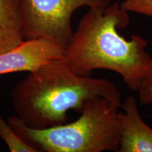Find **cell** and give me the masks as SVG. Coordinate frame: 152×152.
<instances>
[{
	"mask_svg": "<svg viewBox=\"0 0 152 152\" xmlns=\"http://www.w3.org/2000/svg\"><path fill=\"white\" fill-rule=\"evenodd\" d=\"M129 23L128 12L118 2L90 8L66 47L63 61L79 75L99 69L115 72L130 90L137 91L152 72V56L141 36L132 35L128 40L120 35L118 30Z\"/></svg>",
	"mask_w": 152,
	"mask_h": 152,
	"instance_id": "obj_1",
	"label": "cell"
},
{
	"mask_svg": "<svg viewBox=\"0 0 152 152\" xmlns=\"http://www.w3.org/2000/svg\"><path fill=\"white\" fill-rule=\"evenodd\" d=\"M101 96L121 106V92L106 79L71 71L62 58L47 63L16 85L11 102L17 116L30 128L45 129L65 123L70 110L80 113L90 99Z\"/></svg>",
	"mask_w": 152,
	"mask_h": 152,
	"instance_id": "obj_2",
	"label": "cell"
},
{
	"mask_svg": "<svg viewBox=\"0 0 152 152\" xmlns=\"http://www.w3.org/2000/svg\"><path fill=\"white\" fill-rule=\"evenodd\" d=\"M120 106L101 96L87 100L77 120L45 129L30 128L21 119L7 122L24 141L39 152L118 151Z\"/></svg>",
	"mask_w": 152,
	"mask_h": 152,
	"instance_id": "obj_3",
	"label": "cell"
},
{
	"mask_svg": "<svg viewBox=\"0 0 152 152\" xmlns=\"http://www.w3.org/2000/svg\"><path fill=\"white\" fill-rule=\"evenodd\" d=\"M26 39H47L64 48L73 37L72 15L83 7L108 6L109 0H20Z\"/></svg>",
	"mask_w": 152,
	"mask_h": 152,
	"instance_id": "obj_4",
	"label": "cell"
},
{
	"mask_svg": "<svg viewBox=\"0 0 152 152\" xmlns=\"http://www.w3.org/2000/svg\"><path fill=\"white\" fill-rule=\"evenodd\" d=\"M65 48L47 39H26L15 48L0 54V75L34 71L55 59L62 58Z\"/></svg>",
	"mask_w": 152,
	"mask_h": 152,
	"instance_id": "obj_5",
	"label": "cell"
},
{
	"mask_svg": "<svg viewBox=\"0 0 152 152\" xmlns=\"http://www.w3.org/2000/svg\"><path fill=\"white\" fill-rule=\"evenodd\" d=\"M121 108L118 152H152V128L142 120L134 96H128Z\"/></svg>",
	"mask_w": 152,
	"mask_h": 152,
	"instance_id": "obj_6",
	"label": "cell"
},
{
	"mask_svg": "<svg viewBox=\"0 0 152 152\" xmlns=\"http://www.w3.org/2000/svg\"><path fill=\"white\" fill-rule=\"evenodd\" d=\"M25 40L20 0H0V54Z\"/></svg>",
	"mask_w": 152,
	"mask_h": 152,
	"instance_id": "obj_7",
	"label": "cell"
},
{
	"mask_svg": "<svg viewBox=\"0 0 152 152\" xmlns=\"http://www.w3.org/2000/svg\"><path fill=\"white\" fill-rule=\"evenodd\" d=\"M0 137L11 152H39L18 135L0 113Z\"/></svg>",
	"mask_w": 152,
	"mask_h": 152,
	"instance_id": "obj_8",
	"label": "cell"
},
{
	"mask_svg": "<svg viewBox=\"0 0 152 152\" xmlns=\"http://www.w3.org/2000/svg\"><path fill=\"white\" fill-rule=\"evenodd\" d=\"M121 7L128 13H137L152 18V0H125Z\"/></svg>",
	"mask_w": 152,
	"mask_h": 152,
	"instance_id": "obj_9",
	"label": "cell"
},
{
	"mask_svg": "<svg viewBox=\"0 0 152 152\" xmlns=\"http://www.w3.org/2000/svg\"><path fill=\"white\" fill-rule=\"evenodd\" d=\"M137 92L142 104H152V72L142 80Z\"/></svg>",
	"mask_w": 152,
	"mask_h": 152,
	"instance_id": "obj_10",
	"label": "cell"
}]
</instances>
